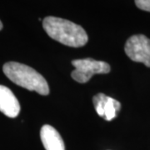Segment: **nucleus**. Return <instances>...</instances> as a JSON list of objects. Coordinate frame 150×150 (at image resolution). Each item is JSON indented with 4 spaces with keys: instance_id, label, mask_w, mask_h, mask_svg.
<instances>
[{
    "instance_id": "nucleus-1",
    "label": "nucleus",
    "mask_w": 150,
    "mask_h": 150,
    "mask_svg": "<svg viewBox=\"0 0 150 150\" xmlns=\"http://www.w3.org/2000/svg\"><path fill=\"white\" fill-rule=\"evenodd\" d=\"M43 27L51 38L69 47H83L88 39L86 31L80 25L64 18L46 17L43 20Z\"/></svg>"
},
{
    "instance_id": "nucleus-2",
    "label": "nucleus",
    "mask_w": 150,
    "mask_h": 150,
    "mask_svg": "<svg viewBox=\"0 0 150 150\" xmlns=\"http://www.w3.org/2000/svg\"><path fill=\"white\" fill-rule=\"evenodd\" d=\"M4 73L13 83L35 91L41 95H48L49 88L46 79L31 67L17 62H8L4 65Z\"/></svg>"
},
{
    "instance_id": "nucleus-3",
    "label": "nucleus",
    "mask_w": 150,
    "mask_h": 150,
    "mask_svg": "<svg viewBox=\"0 0 150 150\" xmlns=\"http://www.w3.org/2000/svg\"><path fill=\"white\" fill-rule=\"evenodd\" d=\"M72 64L75 69L72 72L71 76L75 81L81 83H87L93 74H108L110 72V66L107 63L90 58L75 59L72 61Z\"/></svg>"
},
{
    "instance_id": "nucleus-4",
    "label": "nucleus",
    "mask_w": 150,
    "mask_h": 150,
    "mask_svg": "<svg viewBox=\"0 0 150 150\" xmlns=\"http://www.w3.org/2000/svg\"><path fill=\"white\" fill-rule=\"evenodd\" d=\"M125 53L129 59L150 67V39L142 34L130 37L125 43Z\"/></svg>"
},
{
    "instance_id": "nucleus-5",
    "label": "nucleus",
    "mask_w": 150,
    "mask_h": 150,
    "mask_svg": "<svg viewBox=\"0 0 150 150\" xmlns=\"http://www.w3.org/2000/svg\"><path fill=\"white\" fill-rule=\"evenodd\" d=\"M97 113L107 121H111L117 116L121 104L116 99L103 93H98L93 98Z\"/></svg>"
},
{
    "instance_id": "nucleus-6",
    "label": "nucleus",
    "mask_w": 150,
    "mask_h": 150,
    "mask_svg": "<svg viewBox=\"0 0 150 150\" xmlns=\"http://www.w3.org/2000/svg\"><path fill=\"white\" fill-rule=\"evenodd\" d=\"M0 112L8 118H16L20 112V104L8 88L0 85Z\"/></svg>"
},
{
    "instance_id": "nucleus-7",
    "label": "nucleus",
    "mask_w": 150,
    "mask_h": 150,
    "mask_svg": "<svg viewBox=\"0 0 150 150\" xmlns=\"http://www.w3.org/2000/svg\"><path fill=\"white\" fill-rule=\"evenodd\" d=\"M40 137L46 150H65L64 143L59 132L50 125H43L40 131Z\"/></svg>"
},
{
    "instance_id": "nucleus-8",
    "label": "nucleus",
    "mask_w": 150,
    "mask_h": 150,
    "mask_svg": "<svg viewBox=\"0 0 150 150\" xmlns=\"http://www.w3.org/2000/svg\"><path fill=\"white\" fill-rule=\"evenodd\" d=\"M135 4L140 9L150 12V0H136Z\"/></svg>"
},
{
    "instance_id": "nucleus-9",
    "label": "nucleus",
    "mask_w": 150,
    "mask_h": 150,
    "mask_svg": "<svg viewBox=\"0 0 150 150\" xmlns=\"http://www.w3.org/2000/svg\"><path fill=\"white\" fill-rule=\"evenodd\" d=\"M3 28V23H2V22L0 21V30Z\"/></svg>"
}]
</instances>
